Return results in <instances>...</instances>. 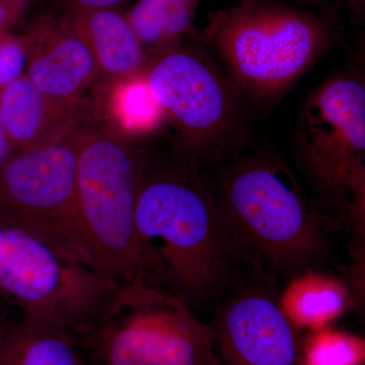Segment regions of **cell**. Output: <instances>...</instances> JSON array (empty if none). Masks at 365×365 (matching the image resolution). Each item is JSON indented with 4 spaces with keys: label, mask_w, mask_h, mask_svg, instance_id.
<instances>
[{
    "label": "cell",
    "mask_w": 365,
    "mask_h": 365,
    "mask_svg": "<svg viewBox=\"0 0 365 365\" xmlns=\"http://www.w3.org/2000/svg\"><path fill=\"white\" fill-rule=\"evenodd\" d=\"M199 170L144 153L135 211L144 280L191 309L222 299L237 265L250 263Z\"/></svg>",
    "instance_id": "obj_1"
},
{
    "label": "cell",
    "mask_w": 365,
    "mask_h": 365,
    "mask_svg": "<svg viewBox=\"0 0 365 365\" xmlns=\"http://www.w3.org/2000/svg\"><path fill=\"white\" fill-rule=\"evenodd\" d=\"M332 16L283 0H237L209 14L199 39L250 110L264 114L337 44Z\"/></svg>",
    "instance_id": "obj_2"
},
{
    "label": "cell",
    "mask_w": 365,
    "mask_h": 365,
    "mask_svg": "<svg viewBox=\"0 0 365 365\" xmlns=\"http://www.w3.org/2000/svg\"><path fill=\"white\" fill-rule=\"evenodd\" d=\"M239 153L227 160L215 191L250 264L292 278L328 263L329 216L292 170L271 155Z\"/></svg>",
    "instance_id": "obj_3"
},
{
    "label": "cell",
    "mask_w": 365,
    "mask_h": 365,
    "mask_svg": "<svg viewBox=\"0 0 365 365\" xmlns=\"http://www.w3.org/2000/svg\"><path fill=\"white\" fill-rule=\"evenodd\" d=\"M144 78L176 133L178 160L200 170L227 162L248 141L251 110L199 38L151 57Z\"/></svg>",
    "instance_id": "obj_4"
},
{
    "label": "cell",
    "mask_w": 365,
    "mask_h": 365,
    "mask_svg": "<svg viewBox=\"0 0 365 365\" xmlns=\"http://www.w3.org/2000/svg\"><path fill=\"white\" fill-rule=\"evenodd\" d=\"M144 153L95 118L79 145L76 205L93 268L117 285L144 280L135 211Z\"/></svg>",
    "instance_id": "obj_5"
},
{
    "label": "cell",
    "mask_w": 365,
    "mask_h": 365,
    "mask_svg": "<svg viewBox=\"0 0 365 365\" xmlns=\"http://www.w3.org/2000/svg\"><path fill=\"white\" fill-rule=\"evenodd\" d=\"M74 337L88 365H222L210 326L145 281L118 285Z\"/></svg>",
    "instance_id": "obj_6"
},
{
    "label": "cell",
    "mask_w": 365,
    "mask_h": 365,
    "mask_svg": "<svg viewBox=\"0 0 365 365\" xmlns=\"http://www.w3.org/2000/svg\"><path fill=\"white\" fill-rule=\"evenodd\" d=\"M117 287L61 245L0 212V299L20 317L76 335Z\"/></svg>",
    "instance_id": "obj_7"
},
{
    "label": "cell",
    "mask_w": 365,
    "mask_h": 365,
    "mask_svg": "<svg viewBox=\"0 0 365 365\" xmlns=\"http://www.w3.org/2000/svg\"><path fill=\"white\" fill-rule=\"evenodd\" d=\"M295 150L327 208L359 227L365 206V81L342 72L306 98L294 130Z\"/></svg>",
    "instance_id": "obj_8"
},
{
    "label": "cell",
    "mask_w": 365,
    "mask_h": 365,
    "mask_svg": "<svg viewBox=\"0 0 365 365\" xmlns=\"http://www.w3.org/2000/svg\"><path fill=\"white\" fill-rule=\"evenodd\" d=\"M93 119L52 143L18 150L0 165V212L61 245L93 268L76 205L79 145Z\"/></svg>",
    "instance_id": "obj_9"
},
{
    "label": "cell",
    "mask_w": 365,
    "mask_h": 365,
    "mask_svg": "<svg viewBox=\"0 0 365 365\" xmlns=\"http://www.w3.org/2000/svg\"><path fill=\"white\" fill-rule=\"evenodd\" d=\"M209 326L222 365H302L297 327L266 288L250 287L230 295Z\"/></svg>",
    "instance_id": "obj_10"
},
{
    "label": "cell",
    "mask_w": 365,
    "mask_h": 365,
    "mask_svg": "<svg viewBox=\"0 0 365 365\" xmlns=\"http://www.w3.org/2000/svg\"><path fill=\"white\" fill-rule=\"evenodd\" d=\"M28 33L25 76L46 95L57 100H78L100 81L90 47L63 16L42 14Z\"/></svg>",
    "instance_id": "obj_11"
},
{
    "label": "cell",
    "mask_w": 365,
    "mask_h": 365,
    "mask_svg": "<svg viewBox=\"0 0 365 365\" xmlns=\"http://www.w3.org/2000/svg\"><path fill=\"white\" fill-rule=\"evenodd\" d=\"M95 117L91 103L49 97L25 74L0 90V118L18 150L52 143Z\"/></svg>",
    "instance_id": "obj_12"
},
{
    "label": "cell",
    "mask_w": 365,
    "mask_h": 365,
    "mask_svg": "<svg viewBox=\"0 0 365 365\" xmlns=\"http://www.w3.org/2000/svg\"><path fill=\"white\" fill-rule=\"evenodd\" d=\"M64 19L90 47L100 81L133 78L144 73L150 57L120 9L71 11Z\"/></svg>",
    "instance_id": "obj_13"
},
{
    "label": "cell",
    "mask_w": 365,
    "mask_h": 365,
    "mask_svg": "<svg viewBox=\"0 0 365 365\" xmlns=\"http://www.w3.org/2000/svg\"><path fill=\"white\" fill-rule=\"evenodd\" d=\"M0 365L88 364L68 330L19 317L0 331Z\"/></svg>",
    "instance_id": "obj_14"
},
{
    "label": "cell",
    "mask_w": 365,
    "mask_h": 365,
    "mask_svg": "<svg viewBox=\"0 0 365 365\" xmlns=\"http://www.w3.org/2000/svg\"><path fill=\"white\" fill-rule=\"evenodd\" d=\"M201 0H136L124 11L150 57L187 40L198 39L195 18Z\"/></svg>",
    "instance_id": "obj_15"
},
{
    "label": "cell",
    "mask_w": 365,
    "mask_h": 365,
    "mask_svg": "<svg viewBox=\"0 0 365 365\" xmlns=\"http://www.w3.org/2000/svg\"><path fill=\"white\" fill-rule=\"evenodd\" d=\"M98 83L93 109L117 131L132 138L150 133L163 123L162 109L151 95L144 73Z\"/></svg>",
    "instance_id": "obj_16"
},
{
    "label": "cell",
    "mask_w": 365,
    "mask_h": 365,
    "mask_svg": "<svg viewBox=\"0 0 365 365\" xmlns=\"http://www.w3.org/2000/svg\"><path fill=\"white\" fill-rule=\"evenodd\" d=\"M280 302L297 328L319 330L344 311L348 292L340 281L309 270L292 277Z\"/></svg>",
    "instance_id": "obj_17"
},
{
    "label": "cell",
    "mask_w": 365,
    "mask_h": 365,
    "mask_svg": "<svg viewBox=\"0 0 365 365\" xmlns=\"http://www.w3.org/2000/svg\"><path fill=\"white\" fill-rule=\"evenodd\" d=\"M364 342L355 336L321 330L302 342V365H361Z\"/></svg>",
    "instance_id": "obj_18"
},
{
    "label": "cell",
    "mask_w": 365,
    "mask_h": 365,
    "mask_svg": "<svg viewBox=\"0 0 365 365\" xmlns=\"http://www.w3.org/2000/svg\"><path fill=\"white\" fill-rule=\"evenodd\" d=\"M30 36L11 35L0 44V90L23 76L28 61Z\"/></svg>",
    "instance_id": "obj_19"
},
{
    "label": "cell",
    "mask_w": 365,
    "mask_h": 365,
    "mask_svg": "<svg viewBox=\"0 0 365 365\" xmlns=\"http://www.w3.org/2000/svg\"><path fill=\"white\" fill-rule=\"evenodd\" d=\"M66 9L93 11V9H120L128 0H58Z\"/></svg>",
    "instance_id": "obj_20"
},
{
    "label": "cell",
    "mask_w": 365,
    "mask_h": 365,
    "mask_svg": "<svg viewBox=\"0 0 365 365\" xmlns=\"http://www.w3.org/2000/svg\"><path fill=\"white\" fill-rule=\"evenodd\" d=\"M24 9L0 1V44L11 35V28L20 18Z\"/></svg>",
    "instance_id": "obj_21"
},
{
    "label": "cell",
    "mask_w": 365,
    "mask_h": 365,
    "mask_svg": "<svg viewBox=\"0 0 365 365\" xmlns=\"http://www.w3.org/2000/svg\"><path fill=\"white\" fill-rule=\"evenodd\" d=\"M16 150L18 148L7 136L4 125H2L1 118H0V165L6 162L7 158L14 155Z\"/></svg>",
    "instance_id": "obj_22"
},
{
    "label": "cell",
    "mask_w": 365,
    "mask_h": 365,
    "mask_svg": "<svg viewBox=\"0 0 365 365\" xmlns=\"http://www.w3.org/2000/svg\"><path fill=\"white\" fill-rule=\"evenodd\" d=\"M283 1L289 2L307 9H314L319 11H331L329 9V0H283Z\"/></svg>",
    "instance_id": "obj_23"
},
{
    "label": "cell",
    "mask_w": 365,
    "mask_h": 365,
    "mask_svg": "<svg viewBox=\"0 0 365 365\" xmlns=\"http://www.w3.org/2000/svg\"><path fill=\"white\" fill-rule=\"evenodd\" d=\"M9 307L6 302L0 299V331L2 330V328H4L11 319H14L13 317L9 316Z\"/></svg>",
    "instance_id": "obj_24"
},
{
    "label": "cell",
    "mask_w": 365,
    "mask_h": 365,
    "mask_svg": "<svg viewBox=\"0 0 365 365\" xmlns=\"http://www.w3.org/2000/svg\"><path fill=\"white\" fill-rule=\"evenodd\" d=\"M348 2H349L350 6H352V9H354L355 11L360 13L361 9L364 7L365 0H348Z\"/></svg>",
    "instance_id": "obj_25"
},
{
    "label": "cell",
    "mask_w": 365,
    "mask_h": 365,
    "mask_svg": "<svg viewBox=\"0 0 365 365\" xmlns=\"http://www.w3.org/2000/svg\"><path fill=\"white\" fill-rule=\"evenodd\" d=\"M0 1L6 2V4H13V6L25 7L26 0H0Z\"/></svg>",
    "instance_id": "obj_26"
}]
</instances>
